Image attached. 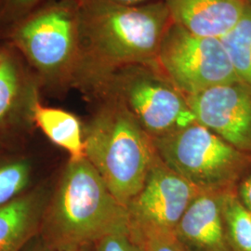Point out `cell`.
<instances>
[{"label":"cell","instance_id":"1","mask_svg":"<svg viewBox=\"0 0 251 251\" xmlns=\"http://www.w3.org/2000/svg\"><path fill=\"white\" fill-rule=\"evenodd\" d=\"M127 223L125 206L84 157L70 159L40 232L50 248L84 251Z\"/></svg>","mask_w":251,"mask_h":251},{"label":"cell","instance_id":"2","mask_svg":"<svg viewBox=\"0 0 251 251\" xmlns=\"http://www.w3.org/2000/svg\"><path fill=\"white\" fill-rule=\"evenodd\" d=\"M84 148L86 158L125 207L144 186L156 156L150 136L119 101L85 128Z\"/></svg>","mask_w":251,"mask_h":251},{"label":"cell","instance_id":"3","mask_svg":"<svg viewBox=\"0 0 251 251\" xmlns=\"http://www.w3.org/2000/svg\"><path fill=\"white\" fill-rule=\"evenodd\" d=\"M170 19L166 3L134 7L99 0L87 9L85 28L93 49L105 61L144 63L157 57Z\"/></svg>","mask_w":251,"mask_h":251},{"label":"cell","instance_id":"4","mask_svg":"<svg viewBox=\"0 0 251 251\" xmlns=\"http://www.w3.org/2000/svg\"><path fill=\"white\" fill-rule=\"evenodd\" d=\"M152 142L168 168L204 193L231 190L247 161L246 153L198 122Z\"/></svg>","mask_w":251,"mask_h":251},{"label":"cell","instance_id":"5","mask_svg":"<svg viewBox=\"0 0 251 251\" xmlns=\"http://www.w3.org/2000/svg\"><path fill=\"white\" fill-rule=\"evenodd\" d=\"M166 78L185 97L238 82L220 38L199 36L172 23L157 54Z\"/></svg>","mask_w":251,"mask_h":251},{"label":"cell","instance_id":"6","mask_svg":"<svg viewBox=\"0 0 251 251\" xmlns=\"http://www.w3.org/2000/svg\"><path fill=\"white\" fill-rule=\"evenodd\" d=\"M201 193L156 154L144 186L126 206L129 225L141 236L174 234L179 221Z\"/></svg>","mask_w":251,"mask_h":251},{"label":"cell","instance_id":"7","mask_svg":"<svg viewBox=\"0 0 251 251\" xmlns=\"http://www.w3.org/2000/svg\"><path fill=\"white\" fill-rule=\"evenodd\" d=\"M121 102L151 139L197 122L185 96L170 81L145 71L126 72L117 80Z\"/></svg>","mask_w":251,"mask_h":251},{"label":"cell","instance_id":"8","mask_svg":"<svg viewBox=\"0 0 251 251\" xmlns=\"http://www.w3.org/2000/svg\"><path fill=\"white\" fill-rule=\"evenodd\" d=\"M196 121L244 153H251V89L242 82L186 96Z\"/></svg>","mask_w":251,"mask_h":251},{"label":"cell","instance_id":"9","mask_svg":"<svg viewBox=\"0 0 251 251\" xmlns=\"http://www.w3.org/2000/svg\"><path fill=\"white\" fill-rule=\"evenodd\" d=\"M16 41L30 61L43 72L60 70L72 56L75 23L66 9H48L27 21Z\"/></svg>","mask_w":251,"mask_h":251},{"label":"cell","instance_id":"10","mask_svg":"<svg viewBox=\"0 0 251 251\" xmlns=\"http://www.w3.org/2000/svg\"><path fill=\"white\" fill-rule=\"evenodd\" d=\"M222 193H201L184 213L175 236L187 251H234L221 207Z\"/></svg>","mask_w":251,"mask_h":251},{"label":"cell","instance_id":"11","mask_svg":"<svg viewBox=\"0 0 251 251\" xmlns=\"http://www.w3.org/2000/svg\"><path fill=\"white\" fill-rule=\"evenodd\" d=\"M173 23L199 36L221 38L242 17V0H167Z\"/></svg>","mask_w":251,"mask_h":251},{"label":"cell","instance_id":"12","mask_svg":"<svg viewBox=\"0 0 251 251\" xmlns=\"http://www.w3.org/2000/svg\"><path fill=\"white\" fill-rule=\"evenodd\" d=\"M38 202L27 196L0 207V251H24L40 231Z\"/></svg>","mask_w":251,"mask_h":251},{"label":"cell","instance_id":"13","mask_svg":"<svg viewBox=\"0 0 251 251\" xmlns=\"http://www.w3.org/2000/svg\"><path fill=\"white\" fill-rule=\"evenodd\" d=\"M32 115L37 126L53 144L69 152L71 159L86 157L84 131L79 120L62 109L46 107L38 101L32 106Z\"/></svg>","mask_w":251,"mask_h":251},{"label":"cell","instance_id":"14","mask_svg":"<svg viewBox=\"0 0 251 251\" xmlns=\"http://www.w3.org/2000/svg\"><path fill=\"white\" fill-rule=\"evenodd\" d=\"M220 39L238 79L251 89V7H246L237 24Z\"/></svg>","mask_w":251,"mask_h":251},{"label":"cell","instance_id":"15","mask_svg":"<svg viewBox=\"0 0 251 251\" xmlns=\"http://www.w3.org/2000/svg\"><path fill=\"white\" fill-rule=\"evenodd\" d=\"M221 207L228 238L234 251H251V212L232 189L221 194Z\"/></svg>","mask_w":251,"mask_h":251},{"label":"cell","instance_id":"16","mask_svg":"<svg viewBox=\"0 0 251 251\" xmlns=\"http://www.w3.org/2000/svg\"><path fill=\"white\" fill-rule=\"evenodd\" d=\"M28 179L29 168L25 163L16 162L0 167V207L14 200Z\"/></svg>","mask_w":251,"mask_h":251},{"label":"cell","instance_id":"17","mask_svg":"<svg viewBox=\"0 0 251 251\" xmlns=\"http://www.w3.org/2000/svg\"><path fill=\"white\" fill-rule=\"evenodd\" d=\"M95 251H145L141 235L129 225H122L94 245Z\"/></svg>","mask_w":251,"mask_h":251},{"label":"cell","instance_id":"18","mask_svg":"<svg viewBox=\"0 0 251 251\" xmlns=\"http://www.w3.org/2000/svg\"><path fill=\"white\" fill-rule=\"evenodd\" d=\"M19 91V76L16 66L4 57L0 65V120L13 106Z\"/></svg>","mask_w":251,"mask_h":251},{"label":"cell","instance_id":"19","mask_svg":"<svg viewBox=\"0 0 251 251\" xmlns=\"http://www.w3.org/2000/svg\"><path fill=\"white\" fill-rule=\"evenodd\" d=\"M141 237L145 251H187L175 234H152Z\"/></svg>","mask_w":251,"mask_h":251},{"label":"cell","instance_id":"20","mask_svg":"<svg viewBox=\"0 0 251 251\" xmlns=\"http://www.w3.org/2000/svg\"><path fill=\"white\" fill-rule=\"evenodd\" d=\"M238 198L251 212V173L244 179L238 190Z\"/></svg>","mask_w":251,"mask_h":251},{"label":"cell","instance_id":"21","mask_svg":"<svg viewBox=\"0 0 251 251\" xmlns=\"http://www.w3.org/2000/svg\"><path fill=\"white\" fill-rule=\"evenodd\" d=\"M107 1L113 2L118 5H123V6H134L139 3L144 2L145 0H107Z\"/></svg>","mask_w":251,"mask_h":251},{"label":"cell","instance_id":"22","mask_svg":"<svg viewBox=\"0 0 251 251\" xmlns=\"http://www.w3.org/2000/svg\"><path fill=\"white\" fill-rule=\"evenodd\" d=\"M58 251V250H55V249H52V248H50L49 246H47L45 245L44 243L42 242L40 245H37L36 247H35L34 249H32V250H30V251Z\"/></svg>","mask_w":251,"mask_h":251},{"label":"cell","instance_id":"23","mask_svg":"<svg viewBox=\"0 0 251 251\" xmlns=\"http://www.w3.org/2000/svg\"><path fill=\"white\" fill-rule=\"evenodd\" d=\"M12 1H13L14 4H16V5H18V6L25 7V6L30 5V4H32V3H34V2H36L37 0H12Z\"/></svg>","mask_w":251,"mask_h":251},{"label":"cell","instance_id":"24","mask_svg":"<svg viewBox=\"0 0 251 251\" xmlns=\"http://www.w3.org/2000/svg\"><path fill=\"white\" fill-rule=\"evenodd\" d=\"M3 60H4V56H2V55L0 54V65H1V63L3 62Z\"/></svg>","mask_w":251,"mask_h":251}]
</instances>
